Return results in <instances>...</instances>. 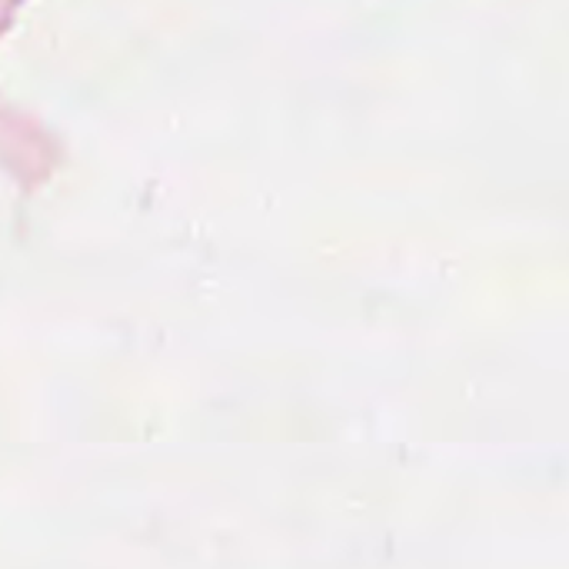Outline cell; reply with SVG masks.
Returning a JSON list of instances; mask_svg holds the SVG:
<instances>
[]
</instances>
